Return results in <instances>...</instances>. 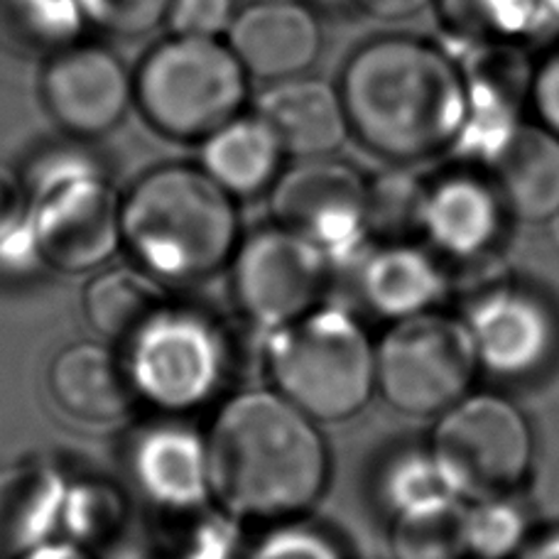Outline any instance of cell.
I'll return each instance as SVG.
<instances>
[{"label": "cell", "instance_id": "obj_27", "mask_svg": "<svg viewBox=\"0 0 559 559\" xmlns=\"http://www.w3.org/2000/svg\"><path fill=\"white\" fill-rule=\"evenodd\" d=\"M444 23L481 39L523 35L543 10L540 0H437Z\"/></svg>", "mask_w": 559, "mask_h": 559}, {"label": "cell", "instance_id": "obj_7", "mask_svg": "<svg viewBox=\"0 0 559 559\" xmlns=\"http://www.w3.org/2000/svg\"><path fill=\"white\" fill-rule=\"evenodd\" d=\"M476 371L464 319L432 309L395 319L376 344V391L407 417H439L468 395Z\"/></svg>", "mask_w": 559, "mask_h": 559}, {"label": "cell", "instance_id": "obj_4", "mask_svg": "<svg viewBox=\"0 0 559 559\" xmlns=\"http://www.w3.org/2000/svg\"><path fill=\"white\" fill-rule=\"evenodd\" d=\"M267 361L277 393L314 423L354 417L376 393V344L344 309L317 307L275 329Z\"/></svg>", "mask_w": 559, "mask_h": 559}, {"label": "cell", "instance_id": "obj_21", "mask_svg": "<svg viewBox=\"0 0 559 559\" xmlns=\"http://www.w3.org/2000/svg\"><path fill=\"white\" fill-rule=\"evenodd\" d=\"M442 267L423 248L393 241L368 255L361 271V293L373 312L405 319L429 312L444 295Z\"/></svg>", "mask_w": 559, "mask_h": 559}, {"label": "cell", "instance_id": "obj_23", "mask_svg": "<svg viewBox=\"0 0 559 559\" xmlns=\"http://www.w3.org/2000/svg\"><path fill=\"white\" fill-rule=\"evenodd\" d=\"M165 293L153 277L116 267L88 283L84 293V312L98 334L111 338H133L140 329L165 312Z\"/></svg>", "mask_w": 559, "mask_h": 559}, {"label": "cell", "instance_id": "obj_6", "mask_svg": "<svg viewBox=\"0 0 559 559\" xmlns=\"http://www.w3.org/2000/svg\"><path fill=\"white\" fill-rule=\"evenodd\" d=\"M429 454L462 501L511 496L533 464V432L525 415L501 395L462 397L439 415Z\"/></svg>", "mask_w": 559, "mask_h": 559}, {"label": "cell", "instance_id": "obj_14", "mask_svg": "<svg viewBox=\"0 0 559 559\" xmlns=\"http://www.w3.org/2000/svg\"><path fill=\"white\" fill-rule=\"evenodd\" d=\"M224 39L246 74L267 84L307 74L324 45L319 17L297 0H253L238 10Z\"/></svg>", "mask_w": 559, "mask_h": 559}, {"label": "cell", "instance_id": "obj_3", "mask_svg": "<svg viewBox=\"0 0 559 559\" xmlns=\"http://www.w3.org/2000/svg\"><path fill=\"white\" fill-rule=\"evenodd\" d=\"M128 246L157 277L197 280L234 253L238 222L231 194L204 169L159 167L131 189L121 206Z\"/></svg>", "mask_w": 559, "mask_h": 559}, {"label": "cell", "instance_id": "obj_10", "mask_svg": "<svg viewBox=\"0 0 559 559\" xmlns=\"http://www.w3.org/2000/svg\"><path fill=\"white\" fill-rule=\"evenodd\" d=\"M326 255L285 226L263 228L238 248L234 289L243 312L265 329L317 309L326 285Z\"/></svg>", "mask_w": 559, "mask_h": 559}, {"label": "cell", "instance_id": "obj_16", "mask_svg": "<svg viewBox=\"0 0 559 559\" xmlns=\"http://www.w3.org/2000/svg\"><path fill=\"white\" fill-rule=\"evenodd\" d=\"M506 206L491 179L447 175L423 189L419 228L439 253L478 258L501 236Z\"/></svg>", "mask_w": 559, "mask_h": 559}, {"label": "cell", "instance_id": "obj_30", "mask_svg": "<svg viewBox=\"0 0 559 559\" xmlns=\"http://www.w3.org/2000/svg\"><path fill=\"white\" fill-rule=\"evenodd\" d=\"M67 523L84 543L108 540L123 523V506L114 488L82 486L64 498Z\"/></svg>", "mask_w": 559, "mask_h": 559}, {"label": "cell", "instance_id": "obj_11", "mask_svg": "<svg viewBox=\"0 0 559 559\" xmlns=\"http://www.w3.org/2000/svg\"><path fill=\"white\" fill-rule=\"evenodd\" d=\"M131 344L128 371L135 393L165 411H187L204 403L222 383V342L199 317L165 309L140 329Z\"/></svg>", "mask_w": 559, "mask_h": 559}, {"label": "cell", "instance_id": "obj_31", "mask_svg": "<svg viewBox=\"0 0 559 559\" xmlns=\"http://www.w3.org/2000/svg\"><path fill=\"white\" fill-rule=\"evenodd\" d=\"M236 13L234 0H173L165 23L173 35L226 37Z\"/></svg>", "mask_w": 559, "mask_h": 559}, {"label": "cell", "instance_id": "obj_17", "mask_svg": "<svg viewBox=\"0 0 559 559\" xmlns=\"http://www.w3.org/2000/svg\"><path fill=\"white\" fill-rule=\"evenodd\" d=\"M506 212L531 224L559 214V138L540 123L513 126L488 157Z\"/></svg>", "mask_w": 559, "mask_h": 559}, {"label": "cell", "instance_id": "obj_20", "mask_svg": "<svg viewBox=\"0 0 559 559\" xmlns=\"http://www.w3.org/2000/svg\"><path fill=\"white\" fill-rule=\"evenodd\" d=\"M133 468L147 496L167 508H194L206 498V444L185 427H155L138 439Z\"/></svg>", "mask_w": 559, "mask_h": 559}, {"label": "cell", "instance_id": "obj_1", "mask_svg": "<svg viewBox=\"0 0 559 559\" xmlns=\"http://www.w3.org/2000/svg\"><path fill=\"white\" fill-rule=\"evenodd\" d=\"M348 128L376 155L413 163L462 140L468 79L442 47L383 35L356 47L338 79Z\"/></svg>", "mask_w": 559, "mask_h": 559}, {"label": "cell", "instance_id": "obj_32", "mask_svg": "<svg viewBox=\"0 0 559 559\" xmlns=\"http://www.w3.org/2000/svg\"><path fill=\"white\" fill-rule=\"evenodd\" d=\"M253 559H342L334 543L312 527H287L265 537Z\"/></svg>", "mask_w": 559, "mask_h": 559}, {"label": "cell", "instance_id": "obj_37", "mask_svg": "<svg viewBox=\"0 0 559 559\" xmlns=\"http://www.w3.org/2000/svg\"><path fill=\"white\" fill-rule=\"evenodd\" d=\"M17 559H92V557L79 550L76 545L43 543V545H37L35 550H29L27 555L17 557Z\"/></svg>", "mask_w": 559, "mask_h": 559}, {"label": "cell", "instance_id": "obj_2", "mask_svg": "<svg viewBox=\"0 0 559 559\" xmlns=\"http://www.w3.org/2000/svg\"><path fill=\"white\" fill-rule=\"evenodd\" d=\"M209 484L228 511L287 518L312 508L329 478L317 423L280 393L253 391L224 405L206 442Z\"/></svg>", "mask_w": 559, "mask_h": 559}, {"label": "cell", "instance_id": "obj_22", "mask_svg": "<svg viewBox=\"0 0 559 559\" xmlns=\"http://www.w3.org/2000/svg\"><path fill=\"white\" fill-rule=\"evenodd\" d=\"M285 150L263 118L236 116L202 140V169L228 194L251 197L275 185Z\"/></svg>", "mask_w": 559, "mask_h": 559}, {"label": "cell", "instance_id": "obj_29", "mask_svg": "<svg viewBox=\"0 0 559 559\" xmlns=\"http://www.w3.org/2000/svg\"><path fill=\"white\" fill-rule=\"evenodd\" d=\"M173 0H79L84 23L106 35L143 37L167 20Z\"/></svg>", "mask_w": 559, "mask_h": 559}, {"label": "cell", "instance_id": "obj_28", "mask_svg": "<svg viewBox=\"0 0 559 559\" xmlns=\"http://www.w3.org/2000/svg\"><path fill=\"white\" fill-rule=\"evenodd\" d=\"M381 493L393 515L407 511V508L437 501V498L454 496L429 449L427 452H407L391 462L383 474Z\"/></svg>", "mask_w": 559, "mask_h": 559}, {"label": "cell", "instance_id": "obj_34", "mask_svg": "<svg viewBox=\"0 0 559 559\" xmlns=\"http://www.w3.org/2000/svg\"><path fill=\"white\" fill-rule=\"evenodd\" d=\"M27 192L13 169L0 163V246L20 234L27 216Z\"/></svg>", "mask_w": 559, "mask_h": 559}, {"label": "cell", "instance_id": "obj_18", "mask_svg": "<svg viewBox=\"0 0 559 559\" xmlns=\"http://www.w3.org/2000/svg\"><path fill=\"white\" fill-rule=\"evenodd\" d=\"M55 403L86 423H114L131 407L135 393L131 371L98 344H74L49 366Z\"/></svg>", "mask_w": 559, "mask_h": 559}, {"label": "cell", "instance_id": "obj_15", "mask_svg": "<svg viewBox=\"0 0 559 559\" xmlns=\"http://www.w3.org/2000/svg\"><path fill=\"white\" fill-rule=\"evenodd\" d=\"M255 116L275 133L285 155L295 159L332 157L352 135L338 86L307 74L267 84Z\"/></svg>", "mask_w": 559, "mask_h": 559}, {"label": "cell", "instance_id": "obj_12", "mask_svg": "<svg viewBox=\"0 0 559 559\" xmlns=\"http://www.w3.org/2000/svg\"><path fill=\"white\" fill-rule=\"evenodd\" d=\"M39 94L52 121L79 138L114 131L135 104L133 72L114 49L94 43H72L49 55Z\"/></svg>", "mask_w": 559, "mask_h": 559}, {"label": "cell", "instance_id": "obj_24", "mask_svg": "<svg viewBox=\"0 0 559 559\" xmlns=\"http://www.w3.org/2000/svg\"><path fill=\"white\" fill-rule=\"evenodd\" d=\"M466 501L444 496L393 515L391 547L395 559H464Z\"/></svg>", "mask_w": 559, "mask_h": 559}, {"label": "cell", "instance_id": "obj_9", "mask_svg": "<svg viewBox=\"0 0 559 559\" xmlns=\"http://www.w3.org/2000/svg\"><path fill=\"white\" fill-rule=\"evenodd\" d=\"M273 214L280 226L307 238L326 255H356L368 236V182L354 167L332 157L299 159L273 187Z\"/></svg>", "mask_w": 559, "mask_h": 559}, {"label": "cell", "instance_id": "obj_19", "mask_svg": "<svg viewBox=\"0 0 559 559\" xmlns=\"http://www.w3.org/2000/svg\"><path fill=\"white\" fill-rule=\"evenodd\" d=\"M64 498L62 476L47 462L27 459L0 468V559H17L47 543Z\"/></svg>", "mask_w": 559, "mask_h": 559}, {"label": "cell", "instance_id": "obj_36", "mask_svg": "<svg viewBox=\"0 0 559 559\" xmlns=\"http://www.w3.org/2000/svg\"><path fill=\"white\" fill-rule=\"evenodd\" d=\"M515 559H559V527L531 537Z\"/></svg>", "mask_w": 559, "mask_h": 559}, {"label": "cell", "instance_id": "obj_8", "mask_svg": "<svg viewBox=\"0 0 559 559\" xmlns=\"http://www.w3.org/2000/svg\"><path fill=\"white\" fill-rule=\"evenodd\" d=\"M33 248L59 271L82 273L111 255L123 238L114 187L82 159H57L37 182Z\"/></svg>", "mask_w": 559, "mask_h": 559}, {"label": "cell", "instance_id": "obj_13", "mask_svg": "<svg viewBox=\"0 0 559 559\" xmlns=\"http://www.w3.org/2000/svg\"><path fill=\"white\" fill-rule=\"evenodd\" d=\"M478 368L523 378L540 371L557 346V322L540 297L496 287L474 299L464 317Z\"/></svg>", "mask_w": 559, "mask_h": 559}, {"label": "cell", "instance_id": "obj_33", "mask_svg": "<svg viewBox=\"0 0 559 559\" xmlns=\"http://www.w3.org/2000/svg\"><path fill=\"white\" fill-rule=\"evenodd\" d=\"M527 98H531L537 123L559 138V45H555L527 76Z\"/></svg>", "mask_w": 559, "mask_h": 559}, {"label": "cell", "instance_id": "obj_25", "mask_svg": "<svg viewBox=\"0 0 559 559\" xmlns=\"http://www.w3.org/2000/svg\"><path fill=\"white\" fill-rule=\"evenodd\" d=\"M84 25L79 0H0V27L15 43L49 55L74 43Z\"/></svg>", "mask_w": 559, "mask_h": 559}, {"label": "cell", "instance_id": "obj_5", "mask_svg": "<svg viewBox=\"0 0 559 559\" xmlns=\"http://www.w3.org/2000/svg\"><path fill=\"white\" fill-rule=\"evenodd\" d=\"M251 76L224 37L173 35L133 72L135 106L173 140H204L241 116Z\"/></svg>", "mask_w": 559, "mask_h": 559}, {"label": "cell", "instance_id": "obj_38", "mask_svg": "<svg viewBox=\"0 0 559 559\" xmlns=\"http://www.w3.org/2000/svg\"><path fill=\"white\" fill-rule=\"evenodd\" d=\"M543 3V10L547 15H552L559 20V0H540Z\"/></svg>", "mask_w": 559, "mask_h": 559}, {"label": "cell", "instance_id": "obj_35", "mask_svg": "<svg viewBox=\"0 0 559 559\" xmlns=\"http://www.w3.org/2000/svg\"><path fill=\"white\" fill-rule=\"evenodd\" d=\"M432 3L437 0H354L358 10L378 20H407Z\"/></svg>", "mask_w": 559, "mask_h": 559}, {"label": "cell", "instance_id": "obj_26", "mask_svg": "<svg viewBox=\"0 0 559 559\" xmlns=\"http://www.w3.org/2000/svg\"><path fill=\"white\" fill-rule=\"evenodd\" d=\"M468 557L508 559L523 550L527 537V515L511 496L486 498L466 508Z\"/></svg>", "mask_w": 559, "mask_h": 559}]
</instances>
